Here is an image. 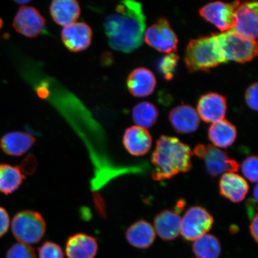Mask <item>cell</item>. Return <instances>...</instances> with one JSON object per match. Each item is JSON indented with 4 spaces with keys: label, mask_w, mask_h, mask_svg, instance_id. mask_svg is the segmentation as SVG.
<instances>
[{
    "label": "cell",
    "mask_w": 258,
    "mask_h": 258,
    "mask_svg": "<svg viewBox=\"0 0 258 258\" xmlns=\"http://www.w3.org/2000/svg\"><path fill=\"white\" fill-rule=\"evenodd\" d=\"M115 13L106 19L104 27L109 46L117 51L130 53L143 43L145 16L140 3L122 1Z\"/></svg>",
    "instance_id": "obj_1"
},
{
    "label": "cell",
    "mask_w": 258,
    "mask_h": 258,
    "mask_svg": "<svg viewBox=\"0 0 258 258\" xmlns=\"http://www.w3.org/2000/svg\"><path fill=\"white\" fill-rule=\"evenodd\" d=\"M192 156L190 148L178 138L162 135L157 141L151 156L153 179L161 181L188 172L192 167Z\"/></svg>",
    "instance_id": "obj_2"
},
{
    "label": "cell",
    "mask_w": 258,
    "mask_h": 258,
    "mask_svg": "<svg viewBox=\"0 0 258 258\" xmlns=\"http://www.w3.org/2000/svg\"><path fill=\"white\" fill-rule=\"evenodd\" d=\"M185 62L189 72L209 71L219 64L227 62L217 36L212 34L189 42L186 48Z\"/></svg>",
    "instance_id": "obj_3"
},
{
    "label": "cell",
    "mask_w": 258,
    "mask_h": 258,
    "mask_svg": "<svg viewBox=\"0 0 258 258\" xmlns=\"http://www.w3.org/2000/svg\"><path fill=\"white\" fill-rule=\"evenodd\" d=\"M12 231L16 239L27 245L40 242L46 231V223L39 212L31 210L19 212L12 222Z\"/></svg>",
    "instance_id": "obj_4"
},
{
    "label": "cell",
    "mask_w": 258,
    "mask_h": 258,
    "mask_svg": "<svg viewBox=\"0 0 258 258\" xmlns=\"http://www.w3.org/2000/svg\"><path fill=\"white\" fill-rule=\"evenodd\" d=\"M216 36L227 62L233 60L244 63L250 62L257 56L256 40L250 39L233 30L216 34Z\"/></svg>",
    "instance_id": "obj_5"
},
{
    "label": "cell",
    "mask_w": 258,
    "mask_h": 258,
    "mask_svg": "<svg viewBox=\"0 0 258 258\" xmlns=\"http://www.w3.org/2000/svg\"><path fill=\"white\" fill-rule=\"evenodd\" d=\"M197 157L205 161L206 172L212 177L237 172L240 164L227 153L212 145L199 144L194 149Z\"/></svg>",
    "instance_id": "obj_6"
},
{
    "label": "cell",
    "mask_w": 258,
    "mask_h": 258,
    "mask_svg": "<svg viewBox=\"0 0 258 258\" xmlns=\"http://www.w3.org/2000/svg\"><path fill=\"white\" fill-rule=\"evenodd\" d=\"M214 222V218L207 210L201 206H193L181 219L180 234L187 241H195L206 234Z\"/></svg>",
    "instance_id": "obj_7"
},
{
    "label": "cell",
    "mask_w": 258,
    "mask_h": 258,
    "mask_svg": "<svg viewBox=\"0 0 258 258\" xmlns=\"http://www.w3.org/2000/svg\"><path fill=\"white\" fill-rule=\"evenodd\" d=\"M144 39L150 46L161 52L174 53L178 39L166 19L161 18L145 32Z\"/></svg>",
    "instance_id": "obj_8"
},
{
    "label": "cell",
    "mask_w": 258,
    "mask_h": 258,
    "mask_svg": "<svg viewBox=\"0 0 258 258\" xmlns=\"http://www.w3.org/2000/svg\"><path fill=\"white\" fill-rule=\"evenodd\" d=\"M240 3L238 1L232 3H210L200 9V15L222 32L230 31L233 28L235 10Z\"/></svg>",
    "instance_id": "obj_9"
},
{
    "label": "cell",
    "mask_w": 258,
    "mask_h": 258,
    "mask_svg": "<svg viewBox=\"0 0 258 258\" xmlns=\"http://www.w3.org/2000/svg\"><path fill=\"white\" fill-rule=\"evenodd\" d=\"M13 26L18 33L34 38L43 33L46 28V21L37 9L22 6L16 13Z\"/></svg>",
    "instance_id": "obj_10"
},
{
    "label": "cell",
    "mask_w": 258,
    "mask_h": 258,
    "mask_svg": "<svg viewBox=\"0 0 258 258\" xmlns=\"http://www.w3.org/2000/svg\"><path fill=\"white\" fill-rule=\"evenodd\" d=\"M257 2L240 3L235 10L232 30L255 40L257 37Z\"/></svg>",
    "instance_id": "obj_11"
},
{
    "label": "cell",
    "mask_w": 258,
    "mask_h": 258,
    "mask_svg": "<svg viewBox=\"0 0 258 258\" xmlns=\"http://www.w3.org/2000/svg\"><path fill=\"white\" fill-rule=\"evenodd\" d=\"M92 30L84 22L75 23L63 27L61 38L64 46L72 52H80L89 48L91 44Z\"/></svg>",
    "instance_id": "obj_12"
},
{
    "label": "cell",
    "mask_w": 258,
    "mask_h": 258,
    "mask_svg": "<svg viewBox=\"0 0 258 258\" xmlns=\"http://www.w3.org/2000/svg\"><path fill=\"white\" fill-rule=\"evenodd\" d=\"M227 109L225 97L218 93H209L200 98L197 112L203 121L214 123L224 120Z\"/></svg>",
    "instance_id": "obj_13"
},
{
    "label": "cell",
    "mask_w": 258,
    "mask_h": 258,
    "mask_svg": "<svg viewBox=\"0 0 258 258\" xmlns=\"http://www.w3.org/2000/svg\"><path fill=\"white\" fill-rule=\"evenodd\" d=\"M122 144L127 152L134 156H143L152 146V137L146 128L133 125L125 131Z\"/></svg>",
    "instance_id": "obj_14"
},
{
    "label": "cell",
    "mask_w": 258,
    "mask_h": 258,
    "mask_svg": "<svg viewBox=\"0 0 258 258\" xmlns=\"http://www.w3.org/2000/svg\"><path fill=\"white\" fill-rule=\"evenodd\" d=\"M179 210H164L154 218V230L161 239L172 241L180 233L181 218Z\"/></svg>",
    "instance_id": "obj_15"
},
{
    "label": "cell",
    "mask_w": 258,
    "mask_h": 258,
    "mask_svg": "<svg viewBox=\"0 0 258 258\" xmlns=\"http://www.w3.org/2000/svg\"><path fill=\"white\" fill-rule=\"evenodd\" d=\"M169 118L174 130L180 134L194 133L200 124L198 112L188 105H180L172 109Z\"/></svg>",
    "instance_id": "obj_16"
},
{
    "label": "cell",
    "mask_w": 258,
    "mask_h": 258,
    "mask_svg": "<svg viewBox=\"0 0 258 258\" xmlns=\"http://www.w3.org/2000/svg\"><path fill=\"white\" fill-rule=\"evenodd\" d=\"M98 250L96 238L79 233L71 235L66 242V252L69 258H95Z\"/></svg>",
    "instance_id": "obj_17"
},
{
    "label": "cell",
    "mask_w": 258,
    "mask_h": 258,
    "mask_svg": "<svg viewBox=\"0 0 258 258\" xmlns=\"http://www.w3.org/2000/svg\"><path fill=\"white\" fill-rule=\"evenodd\" d=\"M127 86L132 95L145 98L152 94L156 87V80L150 70L141 67L135 69L128 77Z\"/></svg>",
    "instance_id": "obj_18"
},
{
    "label": "cell",
    "mask_w": 258,
    "mask_h": 258,
    "mask_svg": "<svg viewBox=\"0 0 258 258\" xmlns=\"http://www.w3.org/2000/svg\"><path fill=\"white\" fill-rule=\"evenodd\" d=\"M35 143L31 135L21 131H13L3 135L0 140V147L9 156L19 157L28 153Z\"/></svg>",
    "instance_id": "obj_19"
},
{
    "label": "cell",
    "mask_w": 258,
    "mask_h": 258,
    "mask_svg": "<svg viewBox=\"0 0 258 258\" xmlns=\"http://www.w3.org/2000/svg\"><path fill=\"white\" fill-rule=\"evenodd\" d=\"M221 195L234 203L243 201L249 191V185L243 177L235 173H225L219 181Z\"/></svg>",
    "instance_id": "obj_20"
},
{
    "label": "cell",
    "mask_w": 258,
    "mask_h": 258,
    "mask_svg": "<svg viewBox=\"0 0 258 258\" xmlns=\"http://www.w3.org/2000/svg\"><path fill=\"white\" fill-rule=\"evenodd\" d=\"M125 238L132 246L146 249L152 246L156 239V231L149 222L145 220L135 222L125 231Z\"/></svg>",
    "instance_id": "obj_21"
},
{
    "label": "cell",
    "mask_w": 258,
    "mask_h": 258,
    "mask_svg": "<svg viewBox=\"0 0 258 258\" xmlns=\"http://www.w3.org/2000/svg\"><path fill=\"white\" fill-rule=\"evenodd\" d=\"M80 12L79 3L74 0H54L50 6L51 18L57 24L63 27L75 23Z\"/></svg>",
    "instance_id": "obj_22"
},
{
    "label": "cell",
    "mask_w": 258,
    "mask_h": 258,
    "mask_svg": "<svg viewBox=\"0 0 258 258\" xmlns=\"http://www.w3.org/2000/svg\"><path fill=\"white\" fill-rule=\"evenodd\" d=\"M208 137L215 146L227 148L236 140L237 129L230 121L222 120L212 123L209 127Z\"/></svg>",
    "instance_id": "obj_23"
},
{
    "label": "cell",
    "mask_w": 258,
    "mask_h": 258,
    "mask_svg": "<svg viewBox=\"0 0 258 258\" xmlns=\"http://www.w3.org/2000/svg\"><path fill=\"white\" fill-rule=\"evenodd\" d=\"M25 179L20 167L0 164V192L11 195L20 188Z\"/></svg>",
    "instance_id": "obj_24"
},
{
    "label": "cell",
    "mask_w": 258,
    "mask_h": 258,
    "mask_svg": "<svg viewBox=\"0 0 258 258\" xmlns=\"http://www.w3.org/2000/svg\"><path fill=\"white\" fill-rule=\"evenodd\" d=\"M192 248L196 258H218L221 253L220 241L212 234H205L194 241Z\"/></svg>",
    "instance_id": "obj_25"
},
{
    "label": "cell",
    "mask_w": 258,
    "mask_h": 258,
    "mask_svg": "<svg viewBox=\"0 0 258 258\" xmlns=\"http://www.w3.org/2000/svg\"><path fill=\"white\" fill-rule=\"evenodd\" d=\"M132 117L138 126L147 129L152 127L156 123L159 111L156 106L151 103L143 102L135 106Z\"/></svg>",
    "instance_id": "obj_26"
},
{
    "label": "cell",
    "mask_w": 258,
    "mask_h": 258,
    "mask_svg": "<svg viewBox=\"0 0 258 258\" xmlns=\"http://www.w3.org/2000/svg\"><path fill=\"white\" fill-rule=\"evenodd\" d=\"M179 57L175 53H171L161 57L158 62V70L166 80L173 78Z\"/></svg>",
    "instance_id": "obj_27"
},
{
    "label": "cell",
    "mask_w": 258,
    "mask_h": 258,
    "mask_svg": "<svg viewBox=\"0 0 258 258\" xmlns=\"http://www.w3.org/2000/svg\"><path fill=\"white\" fill-rule=\"evenodd\" d=\"M38 258H64V256L59 244L46 241L38 248Z\"/></svg>",
    "instance_id": "obj_28"
},
{
    "label": "cell",
    "mask_w": 258,
    "mask_h": 258,
    "mask_svg": "<svg viewBox=\"0 0 258 258\" xmlns=\"http://www.w3.org/2000/svg\"><path fill=\"white\" fill-rule=\"evenodd\" d=\"M6 258H36V254L30 245L18 243L10 248Z\"/></svg>",
    "instance_id": "obj_29"
},
{
    "label": "cell",
    "mask_w": 258,
    "mask_h": 258,
    "mask_svg": "<svg viewBox=\"0 0 258 258\" xmlns=\"http://www.w3.org/2000/svg\"><path fill=\"white\" fill-rule=\"evenodd\" d=\"M241 168L244 176L251 182L257 181V157L250 156L245 159L241 163Z\"/></svg>",
    "instance_id": "obj_30"
},
{
    "label": "cell",
    "mask_w": 258,
    "mask_h": 258,
    "mask_svg": "<svg viewBox=\"0 0 258 258\" xmlns=\"http://www.w3.org/2000/svg\"><path fill=\"white\" fill-rule=\"evenodd\" d=\"M257 83L250 86L245 94V99L248 106L254 111L257 110Z\"/></svg>",
    "instance_id": "obj_31"
},
{
    "label": "cell",
    "mask_w": 258,
    "mask_h": 258,
    "mask_svg": "<svg viewBox=\"0 0 258 258\" xmlns=\"http://www.w3.org/2000/svg\"><path fill=\"white\" fill-rule=\"evenodd\" d=\"M10 223L11 221L7 211L0 206V237L7 233Z\"/></svg>",
    "instance_id": "obj_32"
},
{
    "label": "cell",
    "mask_w": 258,
    "mask_h": 258,
    "mask_svg": "<svg viewBox=\"0 0 258 258\" xmlns=\"http://www.w3.org/2000/svg\"><path fill=\"white\" fill-rule=\"evenodd\" d=\"M257 214H256L249 225L250 233L256 243H257Z\"/></svg>",
    "instance_id": "obj_33"
},
{
    "label": "cell",
    "mask_w": 258,
    "mask_h": 258,
    "mask_svg": "<svg viewBox=\"0 0 258 258\" xmlns=\"http://www.w3.org/2000/svg\"><path fill=\"white\" fill-rule=\"evenodd\" d=\"M253 196L254 199H255V201L257 202V185L254 186V188L253 190Z\"/></svg>",
    "instance_id": "obj_34"
},
{
    "label": "cell",
    "mask_w": 258,
    "mask_h": 258,
    "mask_svg": "<svg viewBox=\"0 0 258 258\" xmlns=\"http://www.w3.org/2000/svg\"><path fill=\"white\" fill-rule=\"evenodd\" d=\"M16 2L19 5L25 6V4H27V3H28L30 1H16Z\"/></svg>",
    "instance_id": "obj_35"
}]
</instances>
